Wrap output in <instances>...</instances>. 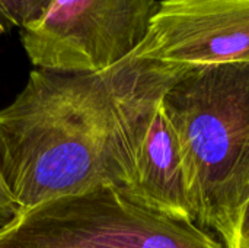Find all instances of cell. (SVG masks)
Returning a JSON list of instances; mask_svg holds the SVG:
<instances>
[{"mask_svg": "<svg viewBox=\"0 0 249 248\" xmlns=\"http://www.w3.org/2000/svg\"><path fill=\"white\" fill-rule=\"evenodd\" d=\"M127 57L96 73L34 69L0 110V164L19 213L128 177L123 95Z\"/></svg>", "mask_w": 249, "mask_h": 248, "instance_id": "obj_1", "label": "cell"}, {"mask_svg": "<svg viewBox=\"0 0 249 248\" xmlns=\"http://www.w3.org/2000/svg\"><path fill=\"white\" fill-rule=\"evenodd\" d=\"M196 224L233 247L249 193V64L181 67L163 94Z\"/></svg>", "mask_w": 249, "mask_h": 248, "instance_id": "obj_2", "label": "cell"}, {"mask_svg": "<svg viewBox=\"0 0 249 248\" xmlns=\"http://www.w3.org/2000/svg\"><path fill=\"white\" fill-rule=\"evenodd\" d=\"M0 248H228L196 224L146 209L114 187L67 196L19 213Z\"/></svg>", "mask_w": 249, "mask_h": 248, "instance_id": "obj_3", "label": "cell"}, {"mask_svg": "<svg viewBox=\"0 0 249 248\" xmlns=\"http://www.w3.org/2000/svg\"><path fill=\"white\" fill-rule=\"evenodd\" d=\"M127 61L123 110L128 177L118 191L156 213L196 224L182 148L163 108V94L181 67L131 54Z\"/></svg>", "mask_w": 249, "mask_h": 248, "instance_id": "obj_4", "label": "cell"}, {"mask_svg": "<svg viewBox=\"0 0 249 248\" xmlns=\"http://www.w3.org/2000/svg\"><path fill=\"white\" fill-rule=\"evenodd\" d=\"M158 0H53L20 29L35 69L96 73L130 56L143 41Z\"/></svg>", "mask_w": 249, "mask_h": 248, "instance_id": "obj_5", "label": "cell"}, {"mask_svg": "<svg viewBox=\"0 0 249 248\" xmlns=\"http://www.w3.org/2000/svg\"><path fill=\"white\" fill-rule=\"evenodd\" d=\"M131 56L178 67L249 64V0H158Z\"/></svg>", "mask_w": 249, "mask_h": 248, "instance_id": "obj_6", "label": "cell"}, {"mask_svg": "<svg viewBox=\"0 0 249 248\" xmlns=\"http://www.w3.org/2000/svg\"><path fill=\"white\" fill-rule=\"evenodd\" d=\"M53 0H0V32L22 29L38 19Z\"/></svg>", "mask_w": 249, "mask_h": 248, "instance_id": "obj_7", "label": "cell"}, {"mask_svg": "<svg viewBox=\"0 0 249 248\" xmlns=\"http://www.w3.org/2000/svg\"><path fill=\"white\" fill-rule=\"evenodd\" d=\"M19 215L18 205L12 196V191L6 183L1 164H0V229L12 224Z\"/></svg>", "mask_w": 249, "mask_h": 248, "instance_id": "obj_8", "label": "cell"}, {"mask_svg": "<svg viewBox=\"0 0 249 248\" xmlns=\"http://www.w3.org/2000/svg\"><path fill=\"white\" fill-rule=\"evenodd\" d=\"M232 248H249V193L239 213L236 237Z\"/></svg>", "mask_w": 249, "mask_h": 248, "instance_id": "obj_9", "label": "cell"}]
</instances>
